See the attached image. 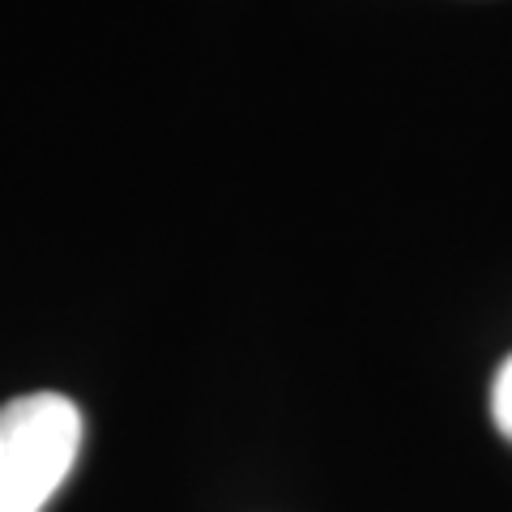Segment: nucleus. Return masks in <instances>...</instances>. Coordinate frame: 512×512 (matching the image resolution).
I'll list each match as a JSON object with an SVG mask.
<instances>
[{
  "instance_id": "nucleus-1",
  "label": "nucleus",
  "mask_w": 512,
  "mask_h": 512,
  "mask_svg": "<svg viewBox=\"0 0 512 512\" xmlns=\"http://www.w3.org/2000/svg\"><path fill=\"white\" fill-rule=\"evenodd\" d=\"M82 448V410L64 393H22L0 406V512H43Z\"/></svg>"
},
{
  "instance_id": "nucleus-2",
  "label": "nucleus",
  "mask_w": 512,
  "mask_h": 512,
  "mask_svg": "<svg viewBox=\"0 0 512 512\" xmlns=\"http://www.w3.org/2000/svg\"><path fill=\"white\" fill-rule=\"evenodd\" d=\"M491 419L500 427V436L512 444V355L500 363V372L491 380Z\"/></svg>"
}]
</instances>
